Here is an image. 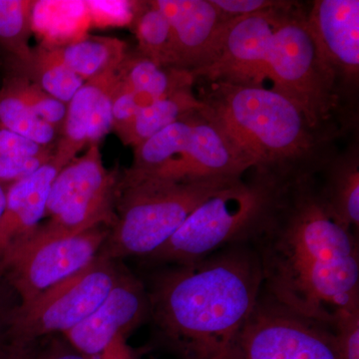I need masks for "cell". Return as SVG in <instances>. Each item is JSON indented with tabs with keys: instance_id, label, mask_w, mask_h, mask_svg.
Returning a JSON list of instances; mask_svg holds the SVG:
<instances>
[{
	"instance_id": "obj_24",
	"label": "cell",
	"mask_w": 359,
	"mask_h": 359,
	"mask_svg": "<svg viewBox=\"0 0 359 359\" xmlns=\"http://www.w3.org/2000/svg\"><path fill=\"white\" fill-rule=\"evenodd\" d=\"M133 27L139 54L163 67L175 68L171 26L151 1L138 2Z\"/></svg>"
},
{
	"instance_id": "obj_11",
	"label": "cell",
	"mask_w": 359,
	"mask_h": 359,
	"mask_svg": "<svg viewBox=\"0 0 359 359\" xmlns=\"http://www.w3.org/2000/svg\"><path fill=\"white\" fill-rule=\"evenodd\" d=\"M145 283L126 266L102 304L86 320L62 334L88 359H138L127 344L136 328L149 323Z\"/></svg>"
},
{
	"instance_id": "obj_37",
	"label": "cell",
	"mask_w": 359,
	"mask_h": 359,
	"mask_svg": "<svg viewBox=\"0 0 359 359\" xmlns=\"http://www.w3.org/2000/svg\"><path fill=\"white\" fill-rule=\"evenodd\" d=\"M233 359H235V358H233Z\"/></svg>"
},
{
	"instance_id": "obj_12",
	"label": "cell",
	"mask_w": 359,
	"mask_h": 359,
	"mask_svg": "<svg viewBox=\"0 0 359 359\" xmlns=\"http://www.w3.org/2000/svg\"><path fill=\"white\" fill-rule=\"evenodd\" d=\"M299 2L264 13L233 18L224 36L219 57L194 80L262 85L271 37L285 14Z\"/></svg>"
},
{
	"instance_id": "obj_17",
	"label": "cell",
	"mask_w": 359,
	"mask_h": 359,
	"mask_svg": "<svg viewBox=\"0 0 359 359\" xmlns=\"http://www.w3.org/2000/svg\"><path fill=\"white\" fill-rule=\"evenodd\" d=\"M318 191L332 218L347 230L359 226V153L358 142L334 156L316 174Z\"/></svg>"
},
{
	"instance_id": "obj_15",
	"label": "cell",
	"mask_w": 359,
	"mask_h": 359,
	"mask_svg": "<svg viewBox=\"0 0 359 359\" xmlns=\"http://www.w3.org/2000/svg\"><path fill=\"white\" fill-rule=\"evenodd\" d=\"M250 170L252 163L205 113L203 104L194 113L192 135L184 154L162 169L145 174L163 178L203 179L243 177Z\"/></svg>"
},
{
	"instance_id": "obj_1",
	"label": "cell",
	"mask_w": 359,
	"mask_h": 359,
	"mask_svg": "<svg viewBox=\"0 0 359 359\" xmlns=\"http://www.w3.org/2000/svg\"><path fill=\"white\" fill-rule=\"evenodd\" d=\"M250 245L263 290L287 308L332 327L337 311L359 306L358 238L327 211L316 175L287 187Z\"/></svg>"
},
{
	"instance_id": "obj_34",
	"label": "cell",
	"mask_w": 359,
	"mask_h": 359,
	"mask_svg": "<svg viewBox=\"0 0 359 359\" xmlns=\"http://www.w3.org/2000/svg\"><path fill=\"white\" fill-rule=\"evenodd\" d=\"M39 341L22 342L6 339L0 342V359H34Z\"/></svg>"
},
{
	"instance_id": "obj_36",
	"label": "cell",
	"mask_w": 359,
	"mask_h": 359,
	"mask_svg": "<svg viewBox=\"0 0 359 359\" xmlns=\"http://www.w3.org/2000/svg\"><path fill=\"white\" fill-rule=\"evenodd\" d=\"M4 332H2L1 321H0V342L4 339Z\"/></svg>"
},
{
	"instance_id": "obj_28",
	"label": "cell",
	"mask_w": 359,
	"mask_h": 359,
	"mask_svg": "<svg viewBox=\"0 0 359 359\" xmlns=\"http://www.w3.org/2000/svg\"><path fill=\"white\" fill-rule=\"evenodd\" d=\"M340 359H359V306L340 309L332 323Z\"/></svg>"
},
{
	"instance_id": "obj_20",
	"label": "cell",
	"mask_w": 359,
	"mask_h": 359,
	"mask_svg": "<svg viewBox=\"0 0 359 359\" xmlns=\"http://www.w3.org/2000/svg\"><path fill=\"white\" fill-rule=\"evenodd\" d=\"M48 48L62 65L85 82L117 70L128 54L126 43L113 37H88Z\"/></svg>"
},
{
	"instance_id": "obj_7",
	"label": "cell",
	"mask_w": 359,
	"mask_h": 359,
	"mask_svg": "<svg viewBox=\"0 0 359 359\" xmlns=\"http://www.w3.org/2000/svg\"><path fill=\"white\" fill-rule=\"evenodd\" d=\"M121 171L104 166L99 145L70 161L52 183L44 219L34 233L43 237L76 235L98 226L112 228Z\"/></svg>"
},
{
	"instance_id": "obj_22",
	"label": "cell",
	"mask_w": 359,
	"mask_h": 359,
	"mask_svg": "<svg viewBox=\"0 0 359 359\" xmlns=\"http://www.w3.org/2000/svg\"><path fill=\"white\" fill-rule=\"evenodd\" d=\"M11 72L22 75L61 102L68 104L85 81L51 53L48 46L32 48L25 62H8Z\"/></svg>"
},
{
	"instance_id": "obj_6",
	"label": "cell",
	"mask_w": 359,
	"mask_h": 359,
	"mask_svg": "<svg viewBox=\"0 0 359 359\" xmlns=\"http://www.w3.org/2000/svg\"><path fill=\"white\" fill-rule=\"evenodd\" d=\"M301 4L285 14L271 37L264 76L273 89L297 104L314 126L337 128L332 117L341 108L339 89L323 63Z\"/></svg>"
},
{
	"instance_id": "obj_35",
	"label": "cell",
	"mask_w": 359,
	"mask_h": 359,
	"mask_svg": "<svg viewBox=\"0 0 359 359\" xmlns=\"http://www.w3.org/2000/svg\"><path fill=\"white\" fill-rule=\"evenodd\" d=\"M6 186L0 184V218H1L2 212H4V207H6Z\"/></svg>"
},
{
	"instance_id": "obj_19",
	"label": "cell",
	"mask_w": 359,
	"mask_h": 359,
	"mask_svg": "<svg viewBox=\"0 0 359 359\" xmlns=\"http://www.w3.org/2000/svg\"><path fill=\"white\" fill-rule=\"evenodd\" d=\"M117 79L140 97L146 105L195 83L188 71L163 67L138 52L127 54L117 69Z\"/></svg>"
},
{
	"instance_id": "obj_16",
	"label": "cell",
	"mask_w": 359,
	"mask_h": 359,
	"mask_svg": "<svg viewBox=\"0 0 359 359\" xmlns=\"http://www.w3.org/2000/svg\"><path fill=\"white\" fill-rule=\"evenodd\" d=\"M62 168L52 156L34 173L7 186L6 207L0 218V271L43 221L49 191Z\"/></svg>"
},
{
	"instance_id": "obj_23",
	"label": "cell",
	"mask_w": 359,
	"mask_h": 359,
	"mask_svg": "<svg viewBox=\"0 0 359 359\" xmlns=\"http://www.w3.org/2000/svg\"><path fill=\"white\" fill-rule=\"evenodd\" d=\"M195 111L134 147L133 164L129 169L153 173L181 157L190 142Z\"/></svg>"
},
{
	"instance_id": "obj_31",
	"label": "cell",
	"mask_w": 359,
	"mask_h": 359,
	"mask_svg": "<svg viewBox=\"0 0 359 359\" xmlns=\"http://www.w3.org/2000/svg\"><path fill=\"white\" fill-rule=\"evenodd\" d=\"M217 8L231 18L264 13L287 6L290 1L278 0H211Z\"/></svg>"
},
{
	"instance_id": "obj_25",
	"label": "cell",
	"mask_w": 359,
	"mask_h": 359,
	"mask_svg": "<svg viewBox=\"0 0 359 359\" xmlns=\"http://www.w3.org/2000/svg\"><path fill=\"white\" fill-rule=\"evenodd\" d=\"M0 128L8 130L41 147H55L59 137L51 125L35 114L4 84L0 87Z\"/></svg>"
},
{
	"instance_id": "obj_21",
	"label": "cell",
	"mask_w": 359,
	"mask_h": 359,
	"mask_svg": "<svg viewBox=\"0 0 359 359\" xmlns=\"http://www.w3.org/2000/svg\"><path fill=\"white\" fill-rule=\"evenodd\" d=\"M202 107L203 103L194 94L192 87L179 90L142 107L120 140L125 145L136 147L187 113Z\"/></svg>"
},
{
	"instance_id": "obj_5",
	"label": "cell",
	"mask_w": 359,
	"mask_h": 359,
	"mask_svg": "<svg viewBox=\"0 0 359 359\" xmlns=\"http://www.w3.org/2000/svg\"><path fill=\"white\" fill-rule=\"evenodd\" d=\"M292 183L252 170L205 201L173 237L144 257L152 266L188 264L231 245L250 244L275 212Z\"/></svg>"
},
{
	"instance_id": "obj_32",
	"label": "cell",
	"mask_w": 359,
	"mask_h": 359,
	"mask_svg": "<svg viewBox=\"0 0 359 359\" xmlns=\"http://www.w3.org/2000/svg\"><path fill=\"white\" fill-rule=\"evenodd\" d=\"M53 152L54 147H41L8 130L0 128V156L37 157Z\"/></svg>"
},
{
	"instance_id": "obj_29",
	"label": "cell",
	"mask_w": 359,
	"mask_h": 359,
	"mask_svg": "<svg viewBox=\"0 0 359 359\" xmlns=\"http://www.w3.org/2000/svg\"><path fill=\"white\" fill-rule=\"evenodd\" d=\"M144 106H146V104L140 97L120 83L116 77L112 92V131H114L120 139L126 133L137 113Z\"/></svg>"
},
{
	"instance_id": "obj_2",
	"label": "cell",
	"mask_w": 359,
	"mask_h": 359,
	"mask_svg": "<svg viewBox=\"0 0 359 359\" xmlns=\"http://www.w3.org/2000/svg\"><path fill=\"white\" fill-rule=\"evenodd\" d=\"M147 290L153 337L179 359H233L263 292L256 250L235 245L188 264L157 266Z\"/></svg>"
},
{
	"instance_id": "obj_9",
	"label": "cell",
	"mask_w": 359,
	"mask_h": 359,
	"mask_svg": "<svg viewBox=\"0 0 359 359\" xmlns=\"http://www.w3.org/2000/svg\"><path fill=\"white\" fill-rule=\"evenodd\" d=\"M235 359H340L332 325L262 292L238 337Z\"/></svg>"
},
{
	"instance_id": "obj_3",
	"label": "cell",
	"mask_w": 359,
	"mask_h": 359,
	"mask_svg": "<svg viewBox=\"0 0 359 359\" xmlns=\"http://www.w3.org/2000/svg\"><path fill=\"white\" fill-rule=\"evenodd\" d=\"M199 100L252 170L287 183L320 173L340 130L314 126L287 97L263 85L207 82Z\"/></svg>"
},
{
	"instance_id": "obj_26",
	"label": "cell",
	"mask_w": 359,
	"mask_h": 359,
	"mask_svg": "<svg viewBox=\"0 0 359 359\" xmlns=\"http://www.w3.org/2000/svg\"><path fill=\"white\" fill-rule=\"evenodd\" d=\"M35 4L30 0H0V46L8 54V62H25L32 56Z\"/></svg>"
},
{
	"instance_id": "obj_14",
	"label": "cell",
	"mask_w": 359,
	"mask_h": 359,
	"mask_svg": "<svg viewBox=\"0 0 359 359\" xmlns=\"http://www.w3.org/2000/svg\"><path fill=\"white\" fill-rule=\"evenodd\" d=\"M151 4L171 26L175 68L188 71L195 78L217 60L233 18L211 0H154Z\"/></svg>"
},
{
	"instance_id": "obj_30",
	"label": "cell",
	"mask_w": 359,
	"mask_h": 359,
	"mask_svg": "<svg viewBox=\"0 0 359 359\" xmlns=\"http://www.w3.org/2000/svg\"><path fill=\"white\" fill-rule=\"evenodd\" d=\"M53 154L54 152L37 157L0 156V184L7 187L30 176L48 162Z\"/></svg>"
},
{
	"instance_id": "obj_10",
	"label": "cell",
	"mask_w": 359,
	"mask_h": 359,
	"mask_svg": "<svg viewBox=\"0 0 359 359\" xmlns=\"http://www.w3.org/2000/svg\"><path fill=\"white\" fill-rule=\"evenodd\" d=\"M110 230L108 226H98L76 235L58 237L33 233L4 263L0 276H6L20 295V304H28L93 263Z\"/></svg>"
},
{
	"instance_id": "obj_4",
	"label": "cell",
	"mask_w": 359,
	"mask_h": 359,
	"mask_svg": "<svg viewBox=\"0 0 359 359\" xmlns=\"http://www.w3.org/2000/svg\"><path fill=\"white\" fill-rule=\"evenodd\" d=\"M241 178L171 179L125 170L116 195L115 224L97 259L150 256L200 205Z\"/></svg>"
},
{
	"instance_id": "obj_13",
	"label": "cell",
	"mask_w": 359,
	"mask_h": 359,
	"mask_svg": "<svg viewBox=\"0 0 359 359\" xmlns=\"http://www.w3.org/2000/svg\"><path fill=\"white\" fill-rule=\"evenodd\" d=\"M306 21L318 53L339 89L340 100L347 102L358 86L359 1H313Z\"/></svg>"
},
{
	"instance_id": "obj_8",
	"label": "cell",
	"mask_w": 359,
	"mask_h": 359,
	"mask_svg": "<svg viewBox=\"0 0 359 359\" xmlns=\"http://www.w3.org/2000/svg\"><path fill=\"white\" fill-rule=\"evenodd\" d=\"M120 261L96 259L8 316L4 339L32 342L65 334L86 320L109 294L123 269Z\"/></svg>"
},
{
	"instance_id": "obj_18",
	"label": "cell",
	"mask_w": 359,
	"mask_h": 359,
	"mask_svg": "<svg viewBox=\"0 0 359 359\" xmlns=\"http://www.w3.org/2000/svg\"><path fill=\"white\" fill-rule=\"evenodd\" d=\"M116 73L117 70L111 71L85 82L68 102L65 123L54 147V159L61 166H66L89 146L90 127L97 104L104 92L114 83Z\"/></svg>"
},
{
	"instance_id": "obj_33",
	"label": "cell",
	"mask_w": 359,
	"mask_h": 359,
	"mask_svg": "<svg viewBox=\"0 0 359 359\" xmlns=\"http://www.w3.org/2000/svg\"><path fill=\"white\" fill-rule=\"evenodd\" d=\"M34 359H88L74 348L62 334L40 339Z\"/></svg>"
},
{
	"instance_id": "obj_27",
	"label": "cell",
	"mask_w": 359,
	"mask_h": 359,
	"mask_svg": "<svg viewBox=\"0 0 359 359\" xmlns=\"http://www.w3.org/2000/svg\"><path fill=\"white\" fill-rule=\"evenodd\" d=\"M2 84L8 87L35 114L51 125L60 134L67 111V104L54 98L27 78L11 71L4 78Z\"/></svg>"
}]
</instances>
